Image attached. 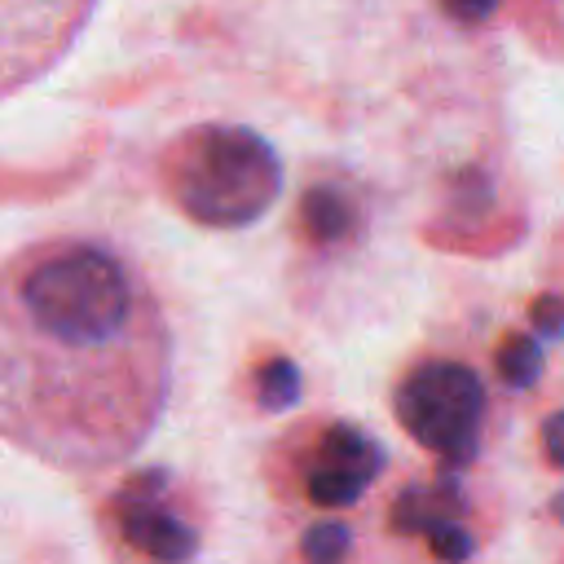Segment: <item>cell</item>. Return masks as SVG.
Wrapping results in <instances>:
<instances>
[{"label":"cell","instance_id":"1","mask_svg":"<svg viewBox=\"0 0 564 564\" xmlns=\"http://www.w3.org/2000/svg\"><path fill=\"white\" fill-rule=\"evenodd\" d=\"M172 397V326L145 269L106 238L57 234L0 260V441L101 476Z\"/></svg>","mask_w":564,"mask_h":564},{"label":"cell","instance_id":"2","mask_svg":"<svg viewBox=\"0 0 564 564\" xmlns=\"http://www.w3.org/2000/svg\"><path fill=\"white\" fill-rule=\"evenodd\" d=\"M163 198L203 229H242L260 220L278 189L282 163L273 145L242 123H194L159 150Z\"/></svg>","mask_w":564,"mask_h":564},{"label":"cell","instance_id":"3","mask_svg":"<svg viewBox=\"0 0 564 564\" xmlns=\"http://www.w3.org/2000/svg\"><path fill=\"white\" fill-rule=\"evenodd\" d=\"M388 471V449L375 432L339 414H308L291 423L264 454V485L273 502L304 524L348 520Z\"/></svg>","mask_w":564,"mask_h":564},{"label":"cell","instance_id":"4","mask_svg":"<svg viewBox=\"0 0 564 564\" xmlns=\"http://www.w3.org/2000/svg\"><path fill=\"white\" fill-rule=\"evenodd\" d=\"M93 529L110 564H194L207 538V507L181 471L132 467L97 498Z\"/></svg>","mask_w":564,"mask_h":564},{"label":"cell","instance_id":"5","mask_svg":"<svg viewBox=\"0 0 564 564\" xmlns=\"http://www.w3.org/2000/svg\"><path fill=\"white\" fill-rule=\"evenodd\" d=\"M397 427L445 471H467L489 436V388L463 357L423 352L392 383Z\"/></svg>","mask_w":564,"mask_h":564},{"label":"cell","instance_id":"6","mask_svg":"<svg viewBox=\"0 0 564 564\" xmlns=\"http://www.w3.org/2000/svg\"><path fill=\"white\" fill-rule=\"evenodd\" d=\"M388 533L427 564H471L494 533V507L467 471L436 467L392 494Z\"/></svg>","mask_w":564,"mask_h":564},{"label":"cell","instance_id":"7","mask_svg":"<svg viewBox=\"0 0 564 564\" xmlns=\"http://www.w3.org/2000/svg\"><path fill=\"white\" fill-rule=\"evenodd\" d=\"M97 0H0V101L44 79L79 40Z\"/></svg>","mask_w":564,"mask_h":564},{"label":"cell","instance_id":"8","mask_svg":"<svg viewBox=\"0 0 564 564\" xmlns=\"http://www.w3.org/2000/svg\"><path fill=\"white\" fill-rule=\"evenodd\" d=\"M520 234H524V212L511 207L494 189L489 172H480V167H467L449 181L445 207L423 229V238L445 251H480V256L511 247Z\"/></svg>","mask_w":564,"mask_h":564},{"label":"cell","instance_id":"9","mask_svg":"<svg viewBox=\"0 0 564 564\" xmlns=\"http://www.w3.org/2000/svg\"><path fill=\"white\" fill-rule=\"evenodd\" d=\"M361 198L348 181H313L295 203V238L308 251H339L361 234Z\"/></svg>","mask_w":564,"mask_h":564},{"label":"cell","instance_id":"10","mask_svg":"<svg viewBox=\"0 0 564 564\" xmlns=\"http://www.w3.org/2000/svg\"><path fill=\"white\" fill-rule=\"evenodd\" d=\"M247 392H251L256 410H269V414L291 410L300 401V366L282 352H264L247 370Z\"/></svg>","mask_w":564,"mask_h":564},{"label":"cell","instance_id":"11","mask_svg":"<svg viewBox=\"0 0 564 564\" xmlns=\"http://www.w3.org/2000/svg\"><path fill=\"white\" fill-rule=\"evenodd\" d=\"M542 361H546V339H538L533 330H507L498 339V348H494V370L516 392H524V388L538 383Z\"/></svg>","mask_w":564,"mask_h":564},{"label":"cell","instance_id":"12","mask_svg":"<svg viewBox=\"0 0 564 564\" xmlns=\"http://www.w3.org/2000/svg\"><path fill=\"white\" fill-rule=\"evenodd\" d=\"M357 551V533L348 520H317L295 529V560L300 564H348Z\"/></svg>","mask_w":564,"mask_h":564},{"label":"cell","instance_id":"13","mask_svg":"<svg viewBox=\"0 0 564 564\" xmlns=\"http://www.w3.org/2000/svg\"><path fill=\"white\" fill-rule=\"evenodd\" d=\"M520 22L542 48L564 57V0H524L520 4Z\"/></svg>","mask_w":564,"mask_h":564},{"label":"cell","instance_id":"14","mask_svg":"<svg viewBox=\"0 0 564 564\" xmlns=\"http://www.w3.org/2000/svg\"><path fill=\"white\" fill-rule=\"evenodd\" d=\"M436 4L454 26H485L502 13L507 0H436Z\"/></svg>","mask_w":564,"mask_h":564},{"label":"cell","instance_id":"15","mask_svg":"<svg viewBox=\"0 0 564 564\" xmlns=\"http://www.w3.org/2000/svg\"><path fill=\"white\" fill-rule=\"evenodd\" d=\"M538 454L551 471H564V405H555L542 423H538Z\"/></svg>","mask_w":564,"mask_h":564},{"label":"cell","instance_id":"16","mask_svg":"<svg viewBox=\"0 0 564 564\" xmlns=\"http://www.w3.org/2000/svg\"><path fill=\"white\" fill-rule=\"evenodd\" d=\"M560 264H564V238H560Z\"/></svg>","mask_w":564,"mask_h":564},{"label":"cell","instance_id":"17","mask_svg":"<svg viewBox=\"0 0 564 564\" xmlns=\"http://www.w3.org/2000/svg\"><path fill=\"white\" fill-rule=\"evenodd\" d=\"M560 564H564V560H560Z\"/></svg>","mask_w":564,"mask_h":564}]
</instances>
